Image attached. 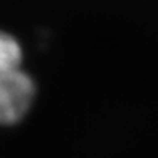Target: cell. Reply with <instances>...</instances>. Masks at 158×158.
Instances as JSON below:
<instances>
[{
	"label": "cell",
	"mask_w": 158,
	"mask_h": 158,
	"mask_svg": "<svg viewBox=\"0 0 158 158\" xmlns=\"http://www.w3.org/2000/svg\"><path fill=\"white\" fill-rule=\"evenodd\" d=\"M21 47L11 35L0 32V123L18 121L32 103L34 82L23 69Z\"/></svg>",
	"instance_id": "obj_1"
}]
</instances>
